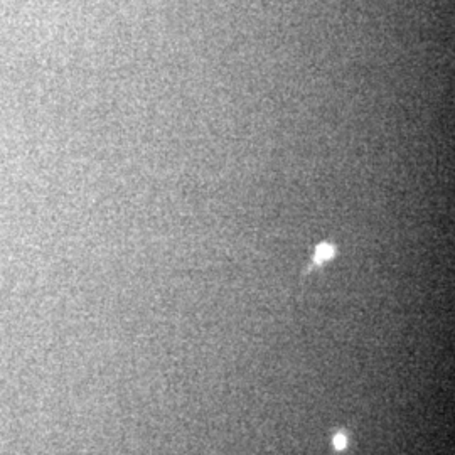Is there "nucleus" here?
I'll return each instance as SVG.
<instances>
[{
	"mask_svg": "<svg viewBox=\"0 0 455 455\" xmlns=\"http://www.w3.org/2000/svg\"><path fill=\"white\" fill-rule=\"evenodd\" d=\"M332 442H334V448H336V450H342V448H346V445H347V438L344 434H341V432L336 434Z\"/></svg>",
	"mask_w": 455,
	"mask_h": 455,
	"instance_id": "obj_2",
	"label": "nucleus"
},
{
	"mask_svg": "<svg viewBox=\"0 0 455 455\" xmlns=\"http://www.w3.org/2000/svg\"><path fill=\"white\" fill-rule=\"evenodd\" d=\"M332 256H334V246L332 245L322 243V245L317 246V250H315V263L327 261V260H331Z\"/></svg>",
	"mask_w": 455,
	"mask_h": 455,
	"instance_id": "obj_1",
	"label": "nucleus"
}]
</instances>
